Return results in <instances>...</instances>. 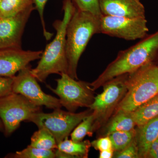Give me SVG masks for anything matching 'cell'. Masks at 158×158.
<instances>
[{
    "mask_svg": "<svg viewBox=\"0 0 158 158\" xmlns=\"http://www.w3.org/2000/svg\"><path fill=\"white\" fill-rule=\"evenodd\" d=\"M57 79L56 88L47 87L59 97L62 106L68 111L75 112L80 107L89 108L94 100V90L90 83L73 78L68 74L63 73Z\"/></svg>",
    "mask_w": 158,
    "mask_h": 158,
    "instance_id": "8992f818",
    "label": "cell"
},
{
    "mask_svg": "<svg viewBox=\"0 0 158 158\" xmlns=\"http://www.w3.org/2000/svg\"><path fill=\"white\" fill-rule=\"evenodd\" d=\"M0 2H1V0H0Z\"/></svg>",
    "mask_w": 158,
    "mask_h": 158,
    "instance_id": "1f68e13d",
    "label": "cell"
},
{
    "mask_svg": "<svg viewBox=\"0 0 158 158\" xmlns=\"http://www.w3.org/2000/svg\"><path fill=\"white\" fill-rule=\"evenodd\" d=\"M141 40L132 46L120 51L98 77L90 83L94 91L116 77L132 73L152 62L158 53V31Z\"/></svg>",
    "mask_w": 158,
    "mask_h": 158,
    "instance_id": "6da1fadb",
    "label": "cell"
},
{
    "mask_svg": "<svg viewBox=\"0 0 158 158\" xmlns=\"http://www.w3.org/2000/svg\"><path fill=\"white\" fill-rule=\"evenodd\" d=\"M0 132H4V126L2 123V121L0 118Z\"/></svg>",
    "mask_w": 158,
    "mask_h": 158,
    "instance_id": "f546056e",
    "label": "cell"
},
{
    "mask_svg": "<svg viewBox=\"0 0 158 158\" xmlns=\"http://www.w3.org/2000/svg\"><path fill=\"white\" fill-rule=\"evenodd\" d=\"M102 15L130 18L145 17L141 0H98Z\"/></svg>",
    "mask_w": 158,
    "mask_h": 158,
    "instance_id": "4fadbf2b",
    "label": "cell"
},
{
    "mask_svg": "<svg viewBox=\"0 0 158 158\" xmlns=\"http://www.w3.org/2000/svg\"><path fill=\"white\" fill-rule=\"evenodd\" d=\"M34 4L35 5V8L37 9L40 16V20H41V24H42L43 34L47 40L50 39L53 34L48 32L47 31L46 28L45 22L44 18V7L47 2L48 0H33Z\"/></svg>",
    "mask_w": 158,
    "mask_h": 158,
    "instance_id": "d4e9b609",
    "label": "cell"
},
{
    "mask_svg": "<svg viewBox=\"0 0 158 158\" xmlns=\"http://www.w3.org/2000/svg\"><path fill=\"white\" fill-rule=\"evenodd\" d=\"M114 152L113 149L107 150L100 152L99 158H111L114 155Z\"/></svg>",
    "mask_w": 158,
    "mask_h": 158,
    "instance_id": "f1b7e54d",
    "label": "cell"
},
{
    "mask_svg": "<svg viewBox=\"0 0 158 158\" xmlns=\"http://www.w3.org/2000/svg\"><path fill=\"white\" fill-rule=\"evenodd\" d=\"M101 17L76 8L68 23L66 33L67 74L73 78L78 80L79 59L89 40L94 34L100 33Z\"/></svg>",
    "mask_w": 158,
    "mask_h": 158,
    "instance_id": "3957f363",
    "label": "cell"
},
{
    "mask_svg": "<svg viewBox=\"0 0 158 158\" xmlns=\"http://www.w3.org/2000/svg\"><path fill=\"white\" fill-rule=\"evenodd\" d=\"M91 146L88 140L76 142L67 137L58 144L55 151L56 158H87Z\"/></svg>",
    "mask_w": 158,
    "mask_h": 158,
    "instance_id": "9a60e30c",
    "label": "cell"
},
{
    "mask_svg": "<svg viewBox=\"0 0 158 158\" xmlns=\"http://www.w3.org/2000/svg\"><path fill=\"white\" fill-rule=\"evenodd\" d=\"M6 158H56V154L55 151L39 149L29 145L23 150L9 154Z\"/></svg>",
    "mask_w": 158,
    "mask_h": 158,
    "instance_id": "7402d4cb",
    "label": "cell"
},
{
    "mask_svg": "<svg viewBox=\"0 0 158 158\" xmlns=\"http://www.w3.org/2000/svg\"><path fill=\"white\" fill-rule=\"evenodd\" d=\"M13 77H0V101L12 92Z\"/></svg>",
    "mask_w": 158,
    "mask_h": 158,
    "instance_id": "484cf974",
    "label": "cell"
},
{
    "mask_svg": "<svg viewBox=\"0 0 158 158\" xmlns=\"http://www.w3.org/2000/svg\"><path fill=\"white\" fill-rule=\"evenodd\" d=\"M42 52L22 49H0V77H13L30 62L40 59Z\"/></svg>",
    "mask_w": 158,
    "mask_h": 158,
    "instance_id": "7c38bea8",
    "label": "cell"
},
{
    "mask_svg": "<svg viewBox=\"0 0 158 158\" xmlns=\"http://www.w3.org/2000/svg\"><path fill=\"white\" fill-rule=\"evenodd\" d=\"M127 92L116 108V113H131L158 94V67L149 62L128 74Z\"/></svg>",
    "mask_w": 158,
    "mask_h": 158,
    "instance_id": "277c9868",
    "label": "cell"
},
{
    "mask_svg": "<svg viewBox=\"0 0 158 158\" xmlns=\"http://www.w3.org/2000/svg\"><path fill=\"white\" fill-rule=\"evenodd\" d=\"M137 127L135 140L139 158H146L151 145L158 138V116Z\"/></svg>",
    "mask_w": 158,
    "mask_h": 158,
    "instance_id": "5bb4252c",
    "label": "cell"
},
{
    "mask_svg": "<svg viewBox=\"0 0 158 158\" xmlns=\"http://www.w3.org/2000/svg\"><path fill=\"white\" fill-rule=\"evenodd\" d=\"M146 17L130 18L102 15L100 33L127 40L142 39L148 32Z\"/></svg>",
    "mask_w": 158,
    "mask_h": 158,
    "instance_id": "9c48e42d",
    "label": "cell"
},
{
    "mask_svg": "<svg viewBox=\"0 0 158 158\" xmlns=\"http://www.w3.org/2000/svg\"><path fill=\"white\" fill-rule=\"evenodd\" d=\"M135 126L136 124L131 113L116 112L106 127L105 136H109L111 133L116 131H132L135 129Z\"/></svg>",
    "mask_w": 158,
    "mask_h": 158,
    "instance_id": "e0dca14e",
    "label": "cell"
},
{
    "mask_svg": "<svg viewBox=\"0 0 158 158\" xmlns=\"http://www.w3.org/2000/svg\"><path fill=\"white\" fill-rule=\"evenodd\" d=\"M91 143V146L94 149L99 151L107 150L113 149L112 141L109 136H105L104 137L94 140Z\"/></svg>",
    "mask_w": 158,
    "mask_h": 158,
    "instance_id": "4316f807",
    "label": "cell"
},
{
    "mask_svg": "<svg viewBox=\"0 0 158 158\" xmlns=\"http://www.w3.org/2000/svg\"><path fill=\"white\" fill-rule=\"evenodd\" d=\"M31 69L28 65L13 77V93L21 94L39 106L53 110L62 107L59 98L43 91L37 79L31 73Z\"/></svg>",
    "mask_w": 158,
    "mask_h": 158,
    "instance_id": "30bf717a",
    "label": "cell"
},
{
    "mask_svg": "<svg viewBox=\"0 0 158 158\" xmlns=\"http://www.w3.org/2000/svg\"><path fill=\"white\" fill-rule=\"evenodd\" d=\"M157 66H158V65H157Z\"/></svg>",
    "mask_w": 158,
    "mask_h": 158,
    "instance_id": "4dcf8cb0",
    "label": "cell"
},
{
    "mask_svg": "<svg viewBox=\"0 0 158 158\" xmlns=\"http://www.w3.org/2000/svg\"><path fill=\"white\" fill-rule=\"evenodd\" d=\"M31 146L46 150L55 151L58 148L56 138L53 135L45 128H38L31 138Z\"/></svg>",
    "mask_w": 158,
    "mask_h": 158,
    "instance_id": "ac0fdd59",
    "label": "cell"
},
{
    "mask_svg": "<svg viewBox=\"0 0 158 158\" xmlns=\"http://www.w3.org/2000/svg\"><path fill=\"white\" fill-rule=\"evenodd\" d=\"M90 108L79 113L65 111L60 109L52 113L42 111L34 114L29 119L38 128H45L53 135L57 144L68 137L71 133L83 119L92 113Z\"/></svg>",
    "mask_w": 158,
    "mask_h": 158,
    "instance_id": "5b68a950",
    "label": "cell"
},
{
    "mask_svg": "<svg viewBox=\"0 0 158 158\" xmlns=\"http://www.w3.org/2000/svg\"><path fill=\"white\" fill-rule=\"evenodd\" d=\"M75 9V6L71 0L63 1V18L61 20L56 21L53 24L56 31V37L43 51L37 66L31 69L32 74L40 82L45 81L52 74L60 75L68 73L66 56V29Z\"/></svg>",
    "mask_w": 158,
    "mask_h": 158,
    "instance_id": "7a4b0ae2",
    "label": "cell"
},
{
    "mask_svg": "<svg viewBox=\"0 0 158 158\" xmlns=\"http://www.w3.org/2000/svg\"><path fill=\"white\" fill-rule=\"evenodd\" d=\"M131 113L137 126L158 116V94Z\"/></svg>",
    "mask_w": 158,
    "mask_h": 158,
    "instance_id": "2e32d148",
    "label": "cell"
},
{
    "mask_svg": "<svg viewBox=\"0 0 158 158\" xmlns=\"http://www.w3.org/2000/svg\"><path fill=\"white\" fill-rule=\"evenodd\" d=\"M128 74L116 77L105 83L103 90L94 97V100L89 108L95 117L94 130L98 124L106 120L127 92L126 81Z\"/></svg>",
    "mask_w": 158,
    "mask_h": 158,
    "instance_id": "ba28073f",
    "label": "cell"
},
{
    "mask_svg": "<svg viewBox=\"0 0 158 158\" xmlns=\"http://www.w3.org/2000/svg\"><path fill=\"white\" fill-rule=\"evenodd\" d=\"M95 117L93 112L85 117L74 129L71 134V139L76 142H80L87 135H91L94 130Z\"/></svg>",
    "mask_w": 158,
    "mask_h": 158,
    "instance_id": "ffe728a7",
    "label": "cell"
},
{
    "mask_svg": "<svg viewBox=\"0 0 158 158\" xmlns=\"http://www.w3.org/2000/svg\"><path fill=\"white\" fill-rule=\"evenodd\" d=\"M146 158H158V138L151 145Z\"/></svg>",
    "mask_w": 158,
    "mask_h": 158,
    "instance_id": "83f0119b",
    "label": "cell"
},
{
    "mask_svg": "<svg viewBox=\"0 0 158 158\" xmlns=\"http://www.w3.org/2000/svg\"><path fill=\"white\" fill-rule=\"evenodd\" d=\"M37 106L24 96L12 93L0 101V118L6 137L11 135L23 121H29L35 113L41 111Z\"/></svg>",
    "mask_w": 158,
    "mask_h": 158,
    "instance_id": "52a82bcc",
    "label": "cell"
},
{
    "mask_svg": "<svg viewBox=\"0 0 158 158\" xmlns=\"http://www.w3.org/2000/svg\"><path fill=\"white\" fill-rule=\"evenodd\" d=\"M33 0H1L0 18L14 16L33 6Z\"/></svg>",
    "mask_w": 158,
    "mask_h": 158,
    "instance_id": "d6986e66",
    "label": "cell"
},
{
    "mask_svg": "<svg viewBox=\"0 0 158 158\" xmlns=\"http://www.w3.org/2000/svg\"><path fill=\"white\" fill-rule=\"evenodd\" d=\"M113 158H139L138 146L135 140L127 147L120 151L115 152Z\"/></svg>",
    "mask_w": 158,
    "mask_h": 158,
    "instance_id": "cb8c5ba5",
    "label": "cell"
},
{
    "mask_svg": "<svg viewBox=\"0 0 158 158\" xmlns=\"http://www.w3.org/2000/svg\"><path fill=\"white\" fill-rule=\"evenodd\" d=\"M136 130L128 131H116L109 136L112 141L113 149L115 152L120 151L130 145L135 140Z\"/></svg>",
    "mask_w": 158,
    "mask_h": 158,
    "instance_id": "44dd1931",
    "label": "cell"
},
{
    "mask_svg": "<svg viewBox=\"0 0 158 158\" xmlns=\"http://www.w3.org/2000/svg\"><path fill=\"white\" fill-rule=\"evenodd\" d=\"M76 8L81 11H87L102 16L98 0H71Z\"/></svg>",
    "mask_w": 158,
    "mask_h": 158,
    "instance_id": "603a6c76",
    "label": "cell"
},
{
    "mask_svg": "<svg viewBox=\"0 0 158 158\" xmlns=\"http://www.w3.org/2000/svg\"><path fill=\"white\" fill-rule=\"evenodd\" d=\"M34 6L11 17L0 18V49H22L21 39Z\"/></svg>",
    "mask_w": 158,
    "mask_h": 158,
    "instance_id": "8fae6325",
    "label": "cell"
}]
</instances>
